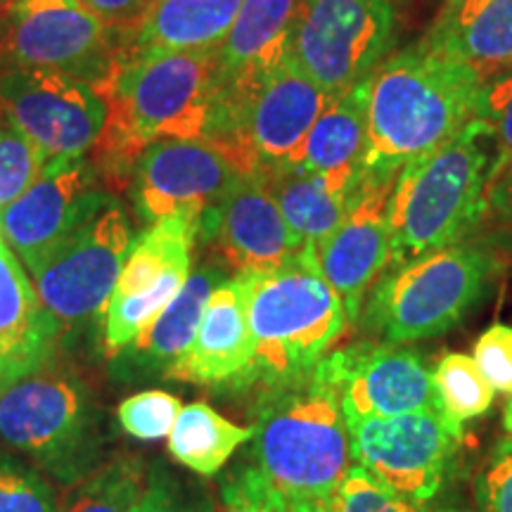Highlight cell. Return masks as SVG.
<instances>
[{
    "label": "cell",
    "instance_id": "d6986e66",
    "mask_svg": "<svg viewBox=\"0 0 512 512\" xmlns=\"http://www.w3.org/2000/svg\"><path fill=\"white\" fill-rule=\"evenodd\" d=\"M166 377L223 389L247 387L256 380L254 342L238 275L211 292L190 349Z\"/></svg>",
    "mask_w": 512,
    "mask_h": 512
},
{
    "label": "cell",
    "instance_id": "d4e9b609",
    "mask_svg": "<svg viewBox=\"0 0 512 512\" xmlns=\"http://www.w3.org/2000/svg\"><path fill=\"white\" fill-rule=\"evenodd\" d=\"M256 174L283 211L287 226L304 245H318L328 238L347 219L351 204L356 202L347 195H339L325 178L311 174L299 164L261 166Z\"/></svg>",
    "mask_w": 512,
    "mask_h": 512
},
{
    "label": "cell",
    "instance_id": "3957f363",
    "mask_svg": "<svg viewBox=\"0 0 512 512\" xmlns=\"http://www.w3.org/2000/svg\"><path fill=\"white\" fill-rule=\"evenodd\" d=\"M323 358L304 375L268 384L256 408V467L287 501H328L351 467L347 420Z\"/></svg>",
    "mask_w": 512,
    "mask_h": 512
},
{
    "label": "cell",
    "instance_id": "f35d334b",
    "mask_svg": "<svg viewBox=\"0 0 512 512\" xmlns=\"http://www.w3.org/2000/svg\"><path fill=\"white\" fill-rule=\"evenodd\" d=\"M95 17L121 31H136L155 0H79Z\"/></svg>",
    "mask_w": 512,
    "mask_h": 512
},
{
    "label": "cell",
    "instance_id": "e575fe53",
    "mask_svg": "<svg viewBox=\"0 0 512 512\" xmlns=\"http://www.w3.org/2000/svg\"><path fill=\"white\" fill-rule=\"evenodd\" d=\"M223 512H290V501L259 467H242L221 486Z\"/></svg>",
    "mask_w": 512,
    "mask_h": 512
},
{
    "label": "cell",
    "instance_id": "9c48e42d",
    "mask_svg": "<svg viewBox=\"0 0 512 512\" xmlns=\"http://www.w3.org/2000/svg\"><path fill=\"white\" fill-rule=\"evenodd\" d=\"M131 38L79 0H12L0 12V62L72 76L100 95L112 88Z\"/></svg>",
    "mask_w": 512,
    "mask_h": 512
},
{
    "label": "cell",
    "instance_id": "2e32d148",
    "mask_svg": "<svg viewBox=\"0 0 512 512\" xmlns=\"http://www.w3.org/2000/svg\"><path fill=\"white\" fill-rule=\"evenodd\" d=\"M337 384L344 420L392 418L439 408L422 356L396 344H356L323 358Z\"/></svg>",
    "mask_w": 512,
    "mask_h": 512
},
{
    "label": "cell",
    "instance_id": "7bdbcfd3",
    "mask_svg": "<svg viewBox=\"0 0 512 512\" xmlns=\"http://www.w3.org/2000/svg\"><path fill=\"white\" fill-rule=\"evenodd\" d=\"M12 3V0H0V12H3L5 8H8V5Z\"/></svg>",
    "mask_w": 512,
    "mask_h": 512
},
{
    "label": "cell",
    "instance_id": "5bb4252c",
    "mask_svg": "<svg viewBox=\"0 0 512 512\" xmlns=\"http://www.w3.org/2000/svg\"><path fill=\"white\" fill-rule=\"evenodd\" d=\"M86 157H53L31 188L0 211V235L34 268L69 230L110 197Z\"/></svg>",
    "mask_w": 512,
    "mask_h": 512
},
{
    "label": "cell",
    "instance_id": "9a60e30c",
    "mask_svg": "<svg viewBox=\"0 0 512 512\" xmlns=\"http://www.w3.org/2000/svg\"><path fill=\"white\" fill-rule=\"evenodd\" d=\"M245 176L219 147L202 140H159L136 164V202L145 221L183 216L195 223Z\"/></svg>",
    "mask_w": 512,
    "mask_h": 512
},
{
    "label": "cell",
    "instance_id": "ffe728a7",
    "mask_svg": "<svg viewBox=\"0 0 512 512\" xmlns=\"http://www.w3.org/2000/svg\"><path fill=\"white\" fill-rule=\"evenodd\" d=\"M60 330L0 238V387L46 366Z\"/></svg>",
    "mask_w": 512,
    "mask_h": 512
},
{
    "label": "cell",
    "instance_id": "836d02e7",
    "mask_svg": "<svg viewBox=\"0 0 512 512\" xmlns=\"http://www.w3.org/2000/svg\"><path fill=\"white\" fill-rule=\"evenodd\" d=\"M332 512H456V510H430L427 503H411L392 494L389 489L368 475L361 465H351L339 482L337 491L328 498Z\"/></svg>",
    "mask_w": 512,
    "mask_h": 512
},
{
    "label": "cell",
    "instance_id": "6da1fadb",
    "mask_svg": "<svg viewBox=\"0 0 512 512\" xmlns=\"http://www.w3.org/2000/svg\"><path fill=\"white\" fill-rule=\"evenodd\" d=\"M107 121L91 164L107 185H126L143 152L159 140L216 145L228 117V79L219 48L133 50L102 95Z\"/></svg>",
    "mask_w": 512,
    "mask_h": 512
},
{
    "label": "cell",
    "instance_id": "cb8c5ba5",
    "mask_svg": "<svg viewBox=\"0 0 512 512\" xmlns=\"http://www.w3.org/2000/svg\"><path fill=\"white\" fill-rule=\"evenodd\" d=\"M242 0H155L133 31V50H207L226 41Z\"/></svg>",
    "mask_w": 512,
    "mask_h": 512
},
{
    "label": "cell",
    "instance_id": "b9f144b4",
    "mask_svg": "<svg viewBox=\"0 0 512 512\" xmlns=\"http://www.w3.org/2000/svg\"><path fill=\"white\" fill-rule=\"evenodd\" d=\"M503 425H505V432L512 437V399L508 401V406H505V415H503Z\"/></svg>",
    "mask_w": 512,
    "mask_h": 512
},
{
    "label": "cell",
    "instance_id": "8d00e7d4",
    "mask_svg": "<svg viewBox=\"0 0 512 512\" xmlns=\"http://www.w3.org/2000/svg\"><path fill=\"white\" fill-rule=\"evenodd\" d=\"M475 363L491 389L512 394V328L494 325L477 339Z\"/></svg>",
    "mask_w": 512,
    "mask_h": 512
},
{
    "label": "cell",
    "instance_id": "74e56055",
    "mask_svg": "<svg viewBox=\"0 0 512 512\" xmlns=\"http://www.w3.org/2000/svg\"><path fill=\"white\" fill-rule=\"evenodd\" d=\"M479 503L484 512H512V439H503L484 467Z\"/></svg>",
    "mask_w": 512,
    "mask_h": 512
},
{
    "label": "cell",
    "instance_id": "603a6c76",
    "mask_svg": "<svg viewBox=\"0 0 512 512\" xmlns=\"http://www.w3.org/2000/svg\"><path fill=\"white\" fill-rule=\"evenodd\" d=\"M425 41L472 64L484 79L512 67V0H446Z\"/></svg>",
    "mask_w": 512,
    "mask_h": 512
},
{
    "label": "cell",
    "instance_id": "4316f807",
    "mask_svg": "<svg viewBox=\"0 0 512 512\" xmlns=\"http://www.w3.org/2000/svg\"><path fill=\"white\" fill-rule=\"evenodd\" d=\"M252 437L254 427L235 425L207 403H190L169 434V453L188 470L211 477Z\"/></svg>",
    "mask_w": 512,
    "mask_h": 512
},
{
    "label": "cell",
    "instance_id": "7c38bea8",
    "mask_svg": "<svg viewBox=\"0 0 512 512\" xmlns=\"http://www.w3.org/2000/svg\"><path fill=\"white\" fill-rule=\"evenodd\" d=\"M349 453L384 489L411 503H430L456 458L463 425L441 408L392 418H351Z\"/></svg>",
    "mask_w": 512,
    "mask_h": 512
},
{
    "label": "cell",
    "instance_id": "e0dca14e",
    "mask_svg": "<svg viewBox=\"0 0 512 512\" xmlns=\"http://www.w3.org/2000/svg\"><path fill=\"white\" fill-rule=\"evenodd\" d=\"M197 238L214 247L238 273L271 271L306 247L287 226L259 174L240 176L214 207L204 211Z\"/></svg>",
    "mask_w": 512,
    "mask_h": 512
},
{
    "label": "cell",
    "instance_id": "ac0fdd59",
    "mask_svg": "<svg viewBox=\"0 0 512 512\" xmlns=\"http://www.w3.org/2000/svg\"><path fill=\"white\" fill-rule=\"evenodd\" d=\"M396 176L370 174L347 219L313 245L316 264L339 294L349 320H356L368 290L389 264V197Z\"/></svg>",
    "mask_w": 512,
    "mask_h": 512
},
{
    "label": "cell",
    "instance_id": "277c9868",
    "mask_svg": "<svg viewBox=\"0 0 512 512\" xmlns=\"http://www.w3.org/2000/svg\"><path fill=\"white\" fill-rule=\"evenodd\" d=\"M484 138L475 119L439 150L401 166L389 197V266L458 245L475 228L491 171Z\"/></svg>",
    "mask_w": 512,
    "mask_h": 512
},
{
    "label": "cell",
    "instance_id": "4dcf8cb0",
    "mask_svg": "<svg viewBox=\"0 0 512 512\" xmlns=\"http://www.w3.org/2000/svg\"><path fill=\"white\" fill-rule=\"evenodd\" d=\"M0 512H57L46 475L5 448H0Z\"/></svg>",
    "mask_w": 512,
    "mask_h": 512
},
{
    "label": "cell",
    "instance_id": "4fadbf2b",
    "mask_svg": "<svg viewBox=\"0 0 512 512\" xmlns=\"http://www.w3.org/2000/svg\"><path fill=\"white\" fill-rule=\"evenodd\" d=\"M0 114L50 162L53 157H83L98 143L107 102L72 76L0 62Z\"/></svg>",
    "mask_w": 512,
    "mask_h": 512
},
{
    "label": "cell",
    "instance_id": "30bf717a",
    "mask_svg": "<svg viewBox=\"0 0 512 512\" xmlns=\"http://www.w3.org/2000/svg\"><path fill=\"white\" fill-rule=\"evenodd\" d=\"M401 0H302L290 57L330 98L370 79L396 43Z\"/></svg>",
    "mask_w": 512,
    "mask_h": 512
},
{
    "label": "cell",
    "instance_id": "f1b7e54d",
    "mask_svg": "<svg viewBox=\"0 0 512 512\" xmlns=\"http://www.w3.org/2000/svg\"><path fill=\"white\" fill-rule=\"evenodd\" d=\"M432 382L439 408L458 425L484 415L494 403V389L472 356L446 354L432 373Z\"/></svg>",
    "mask_w": 512,
    "mask_h": 512
},
{
    "label": "cell",
    "instance_id": "7402d4cb",
    "mask_svg": "<svg viewBox=\"0 0 512 512\" xmlns=\"http://www.w3.org/2000/svg\"><path fill=\"white\" fill-rule=\"evenodd\" d=\"M219 266H202L185 280L174 302L152 320L128 347L117 354V370L124 375H169L185 356L200 328L211 292L226 283Z\"/></svg>",
    "mask_w": 512,
    "mask_h": 512
},
{
    "label": "cell",
    "instance_id": "83f0119b",
    "mask_svg": "<svg viewBox=\"0 0 512 512\" xmlns=\"http://www.w3.org/2000/svg\"><path fill=\"white\" fill-rule=\"evenodd\" d=\"M147 479L145 465L136 458H110L86 477L67 484L57 512H131Z\"/></svg>",
    "mask_w": 512,
    "mask_h": 512
},
{
    "label": "cell",
    "instance_id": "d6a6232c",
    "mask_svg": "<svg viewBox=\"0 0 512 512\" xmlns=\"http://www.w3.org/2000/svg\"><path fill=\"white\" fill-rule=\"evenodd\" d=\"M183 406L174 394L150 389L128 396L117 408V420L128 437L138 441H159L174 430Z\"/></svg>",
    "mask_w": 512,
    "mask_h": 512
},
{
    "label": "cell",
    "instance_id": "ab89813d",
    "mask_svg": "<svg viewBox=\"0 0 512 512\" xmlns=\"http://www.w3.org/2000/svg\"><path fill=\"white\" fill-rule=\"evenodd\" d=\"M501 204L503 209H512V178L508 183H503L501 188L491 190L489 195H486V207H491V204Z\"/></svg>",
    "mask_w": 512,
    "mask_h": 512
},
{
    "label": "cell",
    "instance_id": "44dd1931",
    "mask_svg": "<svg viewBox=\"0 0 512 512\" xmlns=\"http://www.w3.org/2000/svg\"><path fill=\"white\" fill-rule=\"evenodd\" d=\"M370 79L328 102V107L320 112L309 131L302 162H299V166L325 178L332 190L351 197V200H356L368 178Z\"/></svg>",
    "mask_w": 512,
    "mask_h": 512
},
{
    "label": "cell",
    "instance_id": "7a4b0ae2",
    "mask_svg": "<svg viewBox=\"0 0 512 512\" xmlns=\"http://www.w3.org/2000/svg\"><path fill=\"white\" fill-rule=\"evenodd\" d=\"M484 74L425 38L389 55L370 79L366 171L399 176L477 119Z\"/></svg>",
    "mask_w": 512,
    "mask_h": 512
},
{
    "label": "cell",
    "instance_id": "60d3db41",
    "mask_svg": "<svg viewBox=\"0 0 512 512\" xmlns=\"http://www.w3.org/2000/svg\"><path fill=\"white\" fill-rule=\"evenodd\" d=\"M290 512H332L328 501H290Z\"/></svg>",
    "mask_w": 512,
    "mask_h": 512
},
{
    "label": "cell",
    "instance_id": "8fae6325",
    "mask_svg": "<svg viewBox=\"0 0 512 512\" xmlns=\"http://www.w3.org/2000/svg\"><path fill=\"white\" fill-rule=\"evenodd\" d=\"M131 247V223L110 195L29 268L38 299L60 328H81L105 316Z\"/></svg>",
    "mask_w": 512,
    "mask_h": 512
},
{
    "label": "cell",
    "instance_id": "52a82bcc",
    "mask_svg": "<svg viewBox=\"0 0 512 512\" xmlns=\"http://www.w3.org/2000/svg\"><path fill=\"white\" fill-rule=\"evenodd\" d=\"M496 266L482 242H458L394 268L368 294L363 325L396 347L444 335L486 297Z\"/></svg>",
    "mask_w": 512,
    "mask_h": 512
},
{
    "label": "cell",
    "instance_id": "8992f818",
    "mask_svg": "<svg viewBox=\"0 0 512 512\" xmlns=\"http://www.w3.org/2000/svg\"><path fill=\"white\" fill-rule=\"evenodd\" d=\"M0 441L64 486L100 465V413L86 382L46 363L0 387Z\"/></svg>",
    "mask_w": 512,
    "mask_h": 512
},
{
    "label": "cell",
    "instance_id": "f546056e",
    "mask_svg": "<svg viewBox=\"0 0 512 512\" xmlns=\"http://www.w3.org/2000/svg\"><path fill=\"white\" fill-rule=\"evenodd\" d=\"M477 121L484 126L486 138L494 140L496 150L486 181V195H489L512 178V67L498 69L484 79Z\"/></svg>",
    "mask_w": 512,
    "mask_h": 512
},
{
    "label": "cell",
    "instance_id": "1f68e13d",
    "mask_svg": "<svg viewBox=\"0 0 512 512\" xmlns=\"http://www.w3.org/2000/svg\"><path fill=\"white\" fill-rule=\"evenodd\" d=\"M46 164L41 150L0 114V211L31 188Z\"/></svg>",
    "mask_w": 512,
    "mask_h": 512
},
{
    "label": "cell",
    "instance_id": "484cf974",
    "mask_svg": "<svg viewBox=\"0 0 512 512\" xmlns=\"http://www.w3.org/2000/svg\"><path fill=\"white\" fill-rule=\"evenodd\" d=\"M299 5L302 0H242L233 27L219 46L223 74L256 72L283 60Z\"/></svg>",
    "mask_w": 512,
    "mask_h": 512
},
{
    "label": "cell",
    "instance_id": "ba28073f",
    "mask_svg": "<svg viewBox=\"0 0 512 512\" xmlns=\"http://www.w3.org/2000/svg\"><path fill=\"white\" fill-rule=\"evenodd\" d=\"M228 117L214 147L242 174L261 166L299 164L306 138L332 100L287 53L273 67L226 76Z\"/></svg>",
    "mask_w": 512,
    "mask_h": 512
},
{
    "label": "cell",
    "instance_id": "d590c367",
    "mask_svg": "<svg viewBox=\"0 0 512 512\" xmlns=\"http://www.w3.org/2000/svg\"><path fill=\"white\" fill-rule=\"evenodd\" d=\"M131 512H211L209 503L188 489L164 470L147 472L145 486Z\"/></svg>",
    "mask_w": 512,
    "mask_h": 512
},
{
    "label": "cell",
    "instance_id": "5b68a950",
    "mask_svg": "<svg viewBox=\"0 0 512 512\" xmlns=\"http://www.w3.org/2000/svg\"><path fill=\"white\" fill-rule=\"evenodd\" d=\"M238 280L254 342V375L266 387L311 370L351 323L320 273L313 245L283 266L238 273Z\"/></svg>",
    "mask_w": 512,
    "mask_h": 512
}]
</instances>
